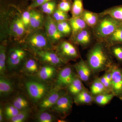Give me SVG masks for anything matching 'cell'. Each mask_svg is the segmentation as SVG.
I'll return each instance as SVG.
<instances>
[{
	"label": "cell",
	"mask_w": 122,
	"mask_h": 122,
	"mask_svg": "<svg viewBox=\"0 0 122 122\" xmlns=\"http://www.w3.org/2000/svg\"><path fill=\"white\" fill-rule=\"evenodd\" d=\"M86 62L93 73L106 71L114 64L105 46L101 43H97L90 50Z\"/></svg>",
	"instance_id": "obj_1"
},
{
	"label": "cell",
	"mask_w": 122,
	"mask_h": 122,
	"mask_svg": "<svg viewBox=\"0 0 122 122\" xmlns=\"http://www.w3.org/2000/svg\"><path fill=\"white\" fill-rule=\"evenodd\" d=\"M25 42L34 52L51 50L53 47L52 43L42 29L30 31L25 38Z\"/></svg>",
	"instance_id": "obj_2"
},
{
	"label": "cell",
	"mask_w": 122,
	"mask_h": 122,
	"mask_svg": "<svg viewBox=\"0 0 122 122\" xmlns=\"http://www.w3.org/2000/svg\"><path fill=\"white\" fill-rule=\"evenodd\" d=\"M103 17L94 28L95 35L100 39L109 37L122 24V21L108 15L103 16Z\"/></svg>",
	"instance_id": "obj_3"
},
{
	"label": "cell",
	"mask_w": 122,
	"mask_h": 122,
	"mask_svg": "<svg viewBox=\"0 0 122 122\" xmlns=\"http://www.w3.org/2000/svg\"><path fill=\"white\" fill-rule=\"evenodd\" d=\"M25 87L30 99L34 103L40 102L50 92L48 85L42 81L35 79L27 81Z\"/></svg>",
	"instance_id": "obj_4"
},
{
	"label": "cell",
	"mask_w": 122,
	"mask_h": 122,
	"mask_svg": "<svg viewBox=\"0 0 122 122\" xmlns=\"http://www.w3.org/2000/svg\"><path fill=\"white\" fill-rule=\"evenodd\" d=\"M34 52L40 61L56 67L62 66L67 63L57 53L51 50L37 51Z\"/></svg>",
	"instance_id": "obj_5"
},
{
	"label": "cell",
	"mask_w": 122,
	"mask_h": 122,
	"mask_svg": "<svg viewBox=\"0 0 122 122\" xmlns=\"http://www.w3.org/2000/svg\"><path fill=\"white\" fill-rule=\"evenodd\" d=\"M26 52L23 49L14 48L10 50L7 58V66L9 70L15 69L25 61Z\"/></svg>",
	"instance_id": "obj_6"
},
{
	"label": "cell",
	"mask_w": 122,
	"mask_h": 122,
	"mask_svg": "<svg viewBox=\"0 0 122 122\" xmlns=\"http://www.w3.org/2000/svg\"><path fill=\"white\" fill-rule=\"evenodd\" d=\"M57 53L66 61H74L79 57L77 49L71 43L63 41L57 47Z\"/></svg>",
	"instance_id": "obj_7"
},
{
	"label": "cell",
	"mask_w": 122,
	"mask_h": 122,
	"mask_svg": "<svg viewBox=\"0 0 122 122\" xmlns=\"http://www.w3.org/2000/svg\"><path fill=\"white\" fill-rule=\"evenodd\" d=\"M44 27L46 33L53 44L58 42L64 36L58 30L56 21L49 15L46 18Z\"/></svg>",
	"instance_id": "obj_8"
},
{
	"label": "cell",
	"mask_w": 122,
	"mask_h": 122,
	"mask_svg": "<svg viewBox=\"0 0 122 122\" xmlns=\"http://www.w3.org/2000/svg\"><path fill=\"white\" fill-rule=\"evenodd\" d=\"M65 93L62 89L56 87L50 91L39 102V107L41 111L52 109L59 97Z\"/></svg>",
	"instance_id": "obj_9"
},
{
	"label": "cell",
	"mask_w": 122,
	"mask_h": 122,
	"mask_svg": "<svg viewBox=\"0 0 122 122\" xmlns=\"http://www.w3.org/2000/svg\"><path fill=\"white\" fill-rule=\"evenodd\" d=\"M76 75L73 68L69 66L62 68L57 76L56 87L61 89L68 87L74 79Z\"/></svg>",
	"instance_id": "obj_10"
},
{
	"label": "cell",
	"mask_w": 122,
	"mask_h": 122,
	"mask_svg": "<svg viewBox=\"0 0 122 122\" xmlns=\"http://www.w3.org/2000/svg\"><path fill=\"white\" fill-rule=\"evenodd\" d=\"M112 93L119 97L122 92V69L118 65L113 64L111 67Z\"/></svg>",
	"instance_id": "obj_11"
},
{
	"label": "cell",
	"mask_w": 122,
	"mask_h": 122,
	"mask_svg": "<svg viewBox=\"0 0 122 122\" xmlns=\"http://www.w3.org/2000/svg\"><path fill=\"white\" fill-rule=\"evenodd\" d=\"M73 104L72 97L65 93L59 97L51 109L61 114L67 115L71 111Z\"/></svg>",
	"instance_id": "obj_12"
},
{
	"label": "cell",
	"mask_w": 122,
	"mask_h": 122,
	"mask_svg": "<svg viewBox=\"0 0 122 122\" xmlns=\"http://www.w3.org/2000/svg\"><path fill=\"white\" fill-rule=\"evenodd\" d=\"M74 67L77 75L82 81L87 82L90 81L93 73L86 61L81 59L75 64Z\"/></svg>",
	"instance_id": "obj_13"
},
{
	"label": "cell",
	"mask_w": 122,
	"mask_h": 122,
	"mask_svg": "<svg viewBox=\"0 0 122 122\" xmlns=\"http://www.w3.org/2000/svg\"><path fill=\"white\" fill-rule=\"evenodd\" d=\"M30 22L29 30L30 31L41 29L44 27L45 18L44 15L37 10L32 9L30 10Z\"/></svg>",
	"instance_id": "obj_14"
},
{
	"label": "cell",
	"mask_w": 122,
	"mask_h": 122,
	"mask_svg": "<svg viewBox=\"0 0 122 122\" xmlns=\"http://www.w3.org/2000/svg\"><path fill=\"white\" fill-rule=\"evenodd\" d=\"M25 30L21 17L17 16L14 18L10 26V33L13 36L20 38L25 34Z\"/></svg>",
	"instance_id": "obj_15"
},
{
	"label": "cell",
	"mask_w": 122,
	"mask_h": 122,
	"mask_svg": "<svg viewBox=\"0 0 122 122\" xmlns=\"http://www.w3.org/2000/svg\"><path fill=\"white\" fill-rule=\"evenodd\" d=\"M92 40L91 32L87 28L80 31L74 36V41L83 47L89 45Z\"/></svg>",
	"instance_id": "obj_16"
},
{
	"label": "cell",
	"mask_w": 122,
	"mask_h": 122,
	"mask_svg": "<svg viewBox=\"0 0 122 122\" xmlns=\"http://www.w3.org/2000/svg\"><path fill=\"white\" fill-rule=\"evenodd\" d=\"M74 102L77 105H90L94 102V96L90 91L85 88L74 96Z\"/></svg>",
	"instance_id": "obj_17"
},
{
	"label": "cell",
	"mask_w": 122,
	"mask_h": 122,
	"mask_svg": "<svg viewBox=\"0 0 122 122\" xmlns=\"http://www.w3.org/2000/svg\"><path fill=\"white\" fill-rule=\"evenodd\" d=\"M57 73L56 66L47 64L42 66L38 72L39 78L43 81H48L54 77Z\"/></svg>",
	"instance_id": "obj_18"
},
{
	"label": "cell",
	"mask_w": 122,
	"mask_h": 122,
	"mask_svg": "<svg viewBox=\"0 0 122 122\" xmlns=\"http://www.w3.org/2000/svg\"><path fill=\"white\" fill-rule=\"evenodd\" d=\"M69 23L73 37L80 31L87 28V25L81 17H72L69 20Z\"/></svg>",
	"instance_id": "obj_19"
},
{
	"label": "cell",
	"mask_w": 122,
	"mask_h": 122,
	"mask_svg": "<svg viewBox=\"0 0 122 122\" xmlns=\"http://www.w3.org/2000/svg\"><path fill=\"white\" fill-rule=\"evenodd\" d=\"M14 89L12 82L4 76H1L0 77V95L1 97L8 96L11 93Z\"/></svg>",
	"instance_id": "obj_20"
},
{
	"label": "cell",
	"mask_w": 122,
	"mask_h": 122,
	"mask_svg": "<svg viewBox=\"0 0 122 122\" xmlns=\"http://www.w3.org/2000/svg\"><path fill=\"white\" fill-rule=\"evenodd\" d=\"M90 89V91L94 96L100 94L112 93L107 89L98 77H96L92 81Z\"/></svg>",
	"instance_id": "obj_21"
},
{
	"label": "cell",
	"mask_w": 122,
	"mask_h": 122,
	"mask_svg": "<svg viewBox=\"0 0 122 122\" xmlns=\"http://www.w3.org/2000/svg\"><path fill=\"white\" fill-rule=\"evenodd\" d=\"M87 25L92 28H94L99 21L98 14L87 10H84L81 16Z\"/></svg>",
	"instance_id": "obj_22"
},
{
	"label": "cell",
	"mask_w": 122,
	"mask_h": 122,
	"mask_svg": "<svg viewBox=\"0 0 122 122\" xmlns=\"http://www.w3.org/2000/svg\"><path fill=\"white\" fill-rule=\"evenodd\" d=\"M67 88L70 93L75 96L86 87L83 85V81L76 74L74 79Z\"/></svg>",
	"instance_id": "obj_23"
},
{
	"label": "cell",
	"mask_w": 122,
	"mask_h": 122,
	"mask_svg": "<svg viewBox=\"0 0 122 122\" xmlns=\"http://www.w3.org/2000/svg\"><path fill=\"white\" fill-rule=\"evenodd\" d=\"M22 69L27 74H34L38 73L39 70L38 63L36 59L29 58L24 62Z\"/></svg>",
	"instance_id": "obj_24"
},
{
	"label": "cell",
	"mask_w": 122,
	"mask_h": 122,
	"mask_svg": "<svg viewBox=\"0 0 122 122\" xmlns=\"http://www.w3.org/2000/svg\"><path fill=\"white\" fill-rule=\"evenodd\" d=\"M115 96L112 93H105L94 96V102L97 105L103 106L109 104Z\"/></svg>",
	"instance_id": "obj_25"
},
{
	"label": "cell",
	"mask_w": 122,
	"mask_h": 122,
	"mask_svg": "<svg viewBox=\"0 0 122 122\" xmlns=\"http://www.w3.org/2000/svg\"><path fill=\"white\" fill-rule=\"evenodd\" d=\"M100 15L102 16L108 15L116 20L122 21V5L107 9L100 14Z\"/></svg>",
	"instance_id": "obj_26"
},
{
	"label": "cell",
	"mask_w": 122,
	"mask_h": 122,
	"mask_svg": "<svg viewBox=\"0 0 122 122\" xmlns=\"http://www.w3.org/2000/svg\"><path fill=\"white\" fill-rule=\"evenodd\" d=\"M106 39L111 46L116 44H122V24Z\"/></svg>",
	"instance_id": "obj_27"
},
{
	"label": "cell",
	"mask_w": 122,
	"mask_h": 122,
	"mask_svg": "<svg viewBox=\"0 0 122 122\" xmlns=\"http://www.w3.org/2000/svg\"><path fill=\"white\" fill-rule=\"evenodd\" d=\"M7 49L3 45L0 46V74L4 76L7 70Z\"/></svg>",
	"instance_id": "obj_28"
},
{
	"label": "cell",
	"mask_w": 122,
	"mask_h": 122,
	"mask_svg": "<svg viewBox=\"0 0 122 122\" xmlns=\"http://www.w3.org/2000/svg\"><path fill=\"white\" fill-rule=\"evenodd\" d=\"M71 10L72 17L81 16L84 11L83 0H74Z\"/></svg>",
	"instance_id": "obj_29"
},
{
	"label": "cell",
	"mask_w": 122,
	"mask_h": 122,
	"mask_svg": "<svg viewBox=\"0 0 122 122\" xmlns=\"http://www.w3.org/2000/svg\"><path fill=\"white\" fill-rule=\"evenodd\" d=\"M13 105L20 111L29 109V103L28 100L23 96H17L13 101Z\"/></svg>",
	"instance_id": "obj_30"
},
{
	"label": "cell",
	"mask_w": 122,
	"mask_h": 122,
	"mask_svg": "<svg viewBox=\"0 0 122 122\" xmlns=\"http://www.w3.org/2000/svg\"><path fill=\"white\" fill-rule=\"evenodd\" d=\"M20 111L13 104H8L5 107L4 111L5 117L7 119L10 120L16 115Z\"/></svg>",
	"instance_id": "obj_31"
},
{
	"label": "cell",
	"mask_w": 122,
	"mask_h": 122,
	"mask_svg": "<svg viewBox=\"0 0 122 122\" xmlns=\"http://www.w3.org/2000/svg\"><path fill=\"white\" fill-rule=\"evenodd\" d=\"M58 29L64 36L70 34L72 32V29L69 23L67 21L56 22Z\"/></svg>",
	"instance_id": "obj_32"
},
{
	"label": "cell",
	"mask_w": 122,
	"mask_h": 122,
	"mask_svg": "<svg viewBox=\"0 0 122 122\" xmlns=\"http://www.w3.org/2000/svg\"><path fill=\"white\" fill-rule=\"evenodd\" d=\"M36 120L39 122H53L55 117L52 115L45 111H41L36 116Z\"/></svg>",
	"instance_id": "obj_33"
},
{
	"label": "cell",
	"mask_w": 122,
	"mask_h": 122,
	"mask_svg": "<svg viewBox=\"0 0 122 122\" xmlns=\"http://www.w3.org/2000/svg\"><path fill=\"white\" fill-rule=\"evenodd\" d=\"M111 52L118 61L122 64V44L111 46Z\"/></svg>",
	"instance_id": "obj_34"
},
{
	"label": "cell",
	"mask_w": 122,
	"mask_h": 122,
	"mask_svg": "<svg viewBox=\"0 0 122 122\" xmlns=\"http://www.w3.org/2000/svg\"><path fill=\"white\" fill-rule=\"evenodd\" d=\"M29 109L20 111V112L15 117L10 120L12 122H24L28 117L29 113Z\"/></svg>",
	"instance_id": "obj_35"
},
{
	"label": "cell",
	"mask_w": 122,
	"mask_h": 122,
	"mask_svg": "<svg viewBox=\"0 0 122 122\" xmlns=\"http://www.w3.org/2000/svg\"><path fill=\"white\" fill-rule=\"evenodd\" d=\"M52 14L53 19L56 22L67 21L69 19L66 13L61 11L58 9L55 10Z\"/></svg>",
	"instance_id": "obj_36"
},
{
	"label": "cell",
	"mask_w": 122,
	"mask_h": 122,
	"mask_svg": "<svg viewBox=\"0 0 122 122\" xmlns=\"http://www.w3.org/2000/svg\"><path fill=\"white\" fill-rule=\"evenodd\" d=\"M21 17L25 30H29L30 22V11H25L22 14Z\"/></svg>",
	"instance_id": "obj_37"
},
{
	"label": "cell",
	"mask_w": 122,
	"mask_h": 122,
	"mask_svg": "<svg viewBox=\"0 0 122 122\" xmlns=\"http://www.w3.org/2000/svg\"><path fill=\"white\" fill-rule=\"evenodd\" d=\"M71 4L68 0H63L58 5V9L61 11L68 12L71 9Z\"/></svg>",
	"instance_id": "obj_38"
},
{
	"label": "cell",
	"mask_w": 122,
	"mask_h": 122,
	"mask_svg": "<svg viewBox=\"0 0 122 122\" xmlns=\"http://www.w3.org/2000/svg\"><path fill=\"white\" fill-rule=\"evenodd\" d=\"M53 0H35L29 6L30 10L34 9L37 7H41L45 3Z\"/></svg>",
	"instance_id": "obj_39"
},
{
	"label": "cell",
	"mask_w": 122,
	"mask_h": 122,
	"mask_svg": "<svg viewBox=\"0 0 122 122\" xmlns=\"http://www.w3.org/2000/svg\"><path fill=\"white\" fill-rule=\"evenodd\" d=\"M101 81L106 88L110 92L112 93V89L111 83L108 81L105 75L99 77Z\"/></svg>",
	"instance_id": "obj_40"
},
{
	"label": "cell",
	"mask_w": 122,
	"mask_h": 122,
	"mask_svg": "<svg viewBox=\"0 0 122 122\" xmlns=\"http://www.w3.org/2000/svg\"><path fill=\"white\" fill-rule=\"evenodd\" d=\"M56 5H53L52 6L47 8L41 10L42 12L46 14H48V15L52 14L56 10L55 9H56Z\"/></svg>",
	"instance_id": "obj_41"
},
{
	"label": "cell",
	"mask_w": 122,
	"mask_h": 122,
	"mask_svg": "<svg viewBox=\"0 0 122 122\" xmlns=\"http://www.w3.org/2000/svg\"><path fill=\"white\" fill-rule=\"evenodd\" d=\"M3 111L2 107H0V122H2L3 120Z\"/></svg>",
	"instance_id": "obj_42"
},
{
	"label": "cell",
	"mask_w": 122,
	"mask_h": 122,
	"mask_svg": "<svg viewBox=\"0 0 122 122\" xmlns=\"http://www.w3.org/2000/svg\"><path fill=\"white\" fill-rule=\"evenodd\" d=\"M58 122H66V121H65V120H58Z\"/></svg>",
	"instance_id": "obj_43"
},
{
	"label": "cell",
	"mask_w": 122,
	"mask_h": 122,
	"mask_svg": "<svg viewBox=\"0 0 122 122\" xmlns=\"http://www.w3.org/2000/svg\"><path fill=\"white\" fill-rule=\"evenodd\" d=\"M119 98L120 99H122V94H121V95H120V97H119Z\"/></svg>",
	"instance_id": "obj_44"
},
{
	"label": "cell",
	"mask_w": 122,
	"mask_h": 122,
	"mask_svg": "<svg viewBox=\"0 0 122 122\" xmlns=\"http://www.w3.org/2000/svg\"><path fill=\"white\" fill-rule=\"evenodd\" d=\"M61 0V1H63V0Z\"/></svg>",
	"instance_id": "obj_45"
},
{
	"label": "cell",
	"mask_w": 122,
	"mask_h": 122,
	"mask_svg": "<svg viewBox=\"0 0 122 122\" xmlns=\"http://www.w3.org/2000/svg\"><path fill=\"white\" fill-rule=\"evenodd\" d=\"M32 0L34 1V0Z\"/></svg>",
	"instance_id": "obj_46"
}]
</instances>
